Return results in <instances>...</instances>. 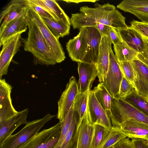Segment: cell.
<instances>
[{
  "mask_svg": "<svg viewBox=\"0 0 148 148\" xmlns=\"http://www.w3.org/2000/svg\"><path fill=\"white\" fill-rule=\"evenodd\" d=\"M95 8L87 6L80 8V13L72 14L70 18L71 25L73 29L86 27H94L100 23L117 30L127 28L125 18L113 5L105 4Z\"/></svg>",
  "mask_w": 148,
  "mask_h": 148,
  "instance_id": "cell-1",
  "label": "cell"
},
{
  "mask_svg": "<svg viewBox=\"0 0 148 148\" xmlns=\"http://www.w3.org/2000/svg\"><path fill=\"white\" fill-rule=\"evenodd\" d=\"M28 36L21 38L25 51L34 56L35 64L54 65L59 63L53 51L49 45L39 29L28 17Z\"/></svg>",
  "mask_w": 148,
  "mask_h": 148,
  "instance_id": "cell-2",
  "label": "cell"
},
{
  "mask_svg": "<svg viewBox=\"0 0 148 148\" xmlns=\"http://www.w3.org/2000/svg\"><path fill=\"white\" fill-rule=\"evenodd\" d=\"M112 127H119L127 120L133 119L148 125V117L125 100L112 97L109 116Z\"/></svg>",
  "mask_w": 148,
  "mask_h": 148,
  "instance_id": "cell-3",
  "label": "cell"
},
{
  "mask_svg": "<svg viewBox=\"0 0 148 148\" xmlns=\"http://www.w3.org/2000/svg\"><path fill=\"white\" fill-rule=\"evenodd\" d=\"M56 116L48 114L42 118L27 122L19 131L9 136L0 148H20L39 132L45 125Z\"/></svg>",
  "mask_w": 148,
  "mask_h": 148,
  "instance_id": "cell-4",
  "label": "cell"
},
{
  "mask_svg": "<svg viewBox=\"0 0 148 148\" xmlns=\"http://www.w3.org/2000/svg\"><path fill=\"white\" fill-rule=\"evenodd\" d=\"M62 122L39 132L20 148H53L60 137Z\"/></svg>",
  "mask_w": 148,
  "mask_h": 148,
  "instance_id": "cell-5",
  "label": "cell"
},
{
  "mask_svg": "<svg viewBox=\"0 0 148 148\" xmlns=\"http://www.w3.org/2000/svg\"><path fill=\"white\" fill-rule=\"evenodd\" d=\"M28 16L39 29L47 43L55 53L59 63L64 61L66 57L59 39L48 28L41 16L29 6Z\"/></svg>",
  "mask_w": 148,
  "mask_h": 148,
  "instance_id": "cell-6",
  "label": "cell"
},
{
  "mask_svg": "<svg viewBox=\"0 0 148 148\" xmlns=\"http://www.w3.org/2000/svg\"><path fill=\"white\" fill-rule=\"evenodd\" d=\"M123 75L119 62L112 49L110 52L109 62L106 78L102 82L112 97H117Z\"/></svg>",
  "mask_w": 148,
  "mask_h": 148,
  "instance_id": "cell-7",
  "label": "cell"
},
{
  "mask_svg": "<svg viewBox=\"0 0 148 148\" xmlns=\"http://www.w3.org/2000/svg\"><path fill=\"white\" fill-rule=\"evenodd\" d=\"M86 114L90 124L100 125L109 130L112 128L111 121L107 112L98 101L92 90L90 92Z\"/></svg>",
  "mask_w": 148,
  "mask_h": 148,
  "instance_id": "cell-8",
  "label": "cell"
},
{
  "mask_svg": "<svg viewBox=\"0 0 148 148\" xmlns=\"http://www.w3.org/2000/svg\"><path fill=\"white\" fill-rule=\"evenodd\" d=\"M79 93L78 84L74 76H71L65 90L58 101L57 118L62 121L69 112L75 98Z\"/></svg>",
  "mask_w": 148,
  "mask_h": 148,
  "instance_id": "cell-9",
  "label": "cell"
},
{
  "mask_svg": "<svg viewBox=\"0 0 148 148\" xmlns=\"http://www.w3.org/2000/svg\"><path fill=\"white\" fill-rule=\"evenodd\" d=\"M21 33L18 34L5 41L2 45L0 55V78L7 75L10 63L21 46Z\"/></svg>",
  "mask_w": 148,
  "mask_h": 148,
  "instance_id": "cell-10",
  "label": "cell"
},
{
  "mask_svg": "<svg viewBox=\"0 0 148 148\" xmlns=\"http://www.w3.org/2000/svg\"><path fill=\"white\" fill-rule=\"evenodd\" d=\"M28 6L26 0L11 1L0 15V31L10 22L18 18L28 16Z\"/></svg>",
  "mask_w": 148,
  "mask_h": 148,
  "instance_id": "cell-11",
  "label": "cell"
},
{
  "mask_svg": "<svg viewBox=\"0 0 148 148\" xmlns=\"http://www.w3.org/2000/svg\"><path fill=\"white\" fill-rule=\"evenodd\" d=\"M28 112V109L26 108L18 112L16 114L7 119L0 121V147L18 127L27 123Z\"/></svg>",
  "mask_w": 148,
  "mask_h": 148,
  "instance_id": "cell-12",
  "label": "cell"
},
{
  "mask_svg": "<svg viewBox=\"0 0 148 148\" xmlns=\"http://www.w3.org/2000/svg\"><path fill=\"white\" fill-rule=\"evenodd\" d=\"M112 44L108 37L102 36L96 64L97 76L100 83L103 82L106 77L109 65L110 52L112 49Z\"/></svg>",
  "mask_w": 148,
  "mask_h": 148,
  "instance_id": "cell-13",
  "label": "cell"
},
{
  "mask_svg": "<svg viewBox=\"0 0 148 148\" xmlns=\"http://www.w3.org/2000/svg\"><path fill=\"white\" fill-rule=\"evenodd\" d=\"M12 87L5 79H0V121L7 119L16 114L11 98Z\"/></svg>",
  "mask_w": 148,
  "mask_h": 148,
  "instance_id": "cell-14",
  "label": "cell"
},
{
  "mask_svg": "<svg viewBox=\"0 0 148 148\" xmlns=\"http://www.w3.org/2000/svg\"><path fill=\"white\" fill-rule=\"evenodd\" d=\"M83 27L88 47L85 62L92 63L96 65L102 37L99 31L94 27Z\"/></svg>",
  "mask_w": 148,
  "mask_h": 148,
  "instance_id": "cell-15",
  "label": "cell"
},
{
  "mask_svg": "<svg viewBox=\"0 0 148 148\" xmlns=\"http://www.w3.org/2000/svg\"><path fill=\"white\" fill-rule=\"evenodd\" d=\"M134 78L133 83L134 89L140 95L148 96V66L136 59L132 62Z\"/></svg>",
  "mask_w": 148,
  "mask_h": 148,
  "instance_id": "cell-16",
  "label": "cell"
},
{
  "mask_svg": "<svg viewBox=\"0 0 148 148\" xmlns=\"http://www.w3.org/2000/svg\"><path fill=\"white\" fill-rule=\"evenodd\" d=\"M79 92L84 93L91 90L93 83L97 76L96 64L90 63L78 62Z\"/></svg>",
  "mask_w": 148,
  "mask_h": 148,
  "instance_id": "cell-17",
  "label": "cell"
},
{
  "mask_svg": "<svg viewBox=\"0 0 148 148\" xmlns=\"http://www.w3.org/2000/svg\"><path fill=\"white\" fill-rule=\"evenodd\" d=\"M117 8L134 15L142 22H148V0H124Z\"/></svg>",
  "mask_w": 148,
  "mask_h": 148,
  "instance_id": "cell-18",
  "label": "cell"
},
{
  "mask_svg": "<svg viewBox=\"0 0 148 148\" xmlns=\"http://www.w3.org/2000/svg\"><path fill=\"white\" fill-rule=\"evenodd\" d=\"M94 127L88 122L86 113L78 124L76 148H92Z\"/></svg>",
  "mask_w": 148,
  "mask_h": 148,
  "instance_id": "cell-19",
  "label": "cell"
},
{
  "mask_svg": "<svg viewBox=\"0 0 148 148\" xmlns=\"http://www.w3.org/2000/svg\"><path fill=\"white\" fill-rule=\"evenodd\" d=\"M120 128L128 137L138 138L148 140V125L131 119L123 122Z\"/></svg>",
  "mask_w": 148,
  "mask_h": 148,
  "instance_id": "cell-20",
  "label": "cell"
},
{
  "mask_svg": "<svg viewBox=\"0 0 148 148\" xmlns=\"http://www.w3.org/2000/svg\"><path fill=\"white\" fill-rule=\"evenodd\" d=\"M28 17L23 16L15 19L0 31V46L12 36L25 32L28 27Z\"/></svg>",
  "mask_w": 148,
  "mask_h": 148,
  "instance_id": "cell-21",
  "label": "cell"
},
{
  "mask_svg": "<svg viewBox=\"0 0 148 148\" xmlns=\"http://www.w3.org/2000/svg\"><path fill=\"white\" fill-rule=\"evenodd\" d=\"M42 8L48 11L56 20L70 27V19L55 0H34Z\"/></svg>",
  "mask_w": 148,
  "mask_h": 148,
  "instance_id": "cell-22",
  "label": "cell"
},
{
  "mask_svg": "<svg viewBox=\"0 0 148 148\" xmlns=\"http://www.w3.org/2000/svg\"><path fill=\"white\" fill-rule=\"evenodd\" d=\"M121 39L129 47L138 53L144 47V42L141 35L132 26L118 30Z\"/></svg>",
  "mask_w": 148,
  "mask_h": 148,
  "instance_id": "cell-23",
  "label": "cell"
},
{
  "mask_svg": "<svg viewBox=\"0 0 148 148\" xmlns=\"http://www.w3.org/2000/svg\"><path fill=\"white\" fill-rule=\"evenodd\" d=\"M66 50L72 60L82 62L84 53V40L81 34H78L66 43Z\"/></svg>",
  "mask_w": 148,
  "mask_h": 148,
  "instance_id": "cell-24",
  "label": "cell"
},
{
  "mask_svg": "<svg viewBox=\"0 0 148 148\" xmlns=\"http://www.w3.org/2000/svg\"><path fill=\"white\" fill-rule=\"evenodd\" d=\"M79 120V114L74 110L71 126L60 148H77L78 128Z\"/></svg>",
  "mask_w": 148,
  "mask_h": 148,
  "instance_id": "cell-25",
  "label": "cell"
},
{
  "mask_svg": "<svg viewBox=\"0 0 148 148\" xmlns=\"http://www.w3.org/2000/svg\"><path fill=\"white\" fill-rule=\"evenodd\" d=\"M115 56L119 62H132L137 59L138 52L122 41L113 46Z\"/></svg>",
  "mask_w": 148,
  "mask_h": 148,
  "instance_id": "cell-26",
  "label": "cell"
},
{
  "mask_svg": "<svg viewBox=\"0 0 148 148\" xmlns=\"http://www.w3.org/2000/svg\"><path fill=\"white\" fill-rule=\"evenodd\" d=\"M92 90L98 101L107 112L109 116L112 97L102 82L95 86Z\"/></svg>",
  "mask_w": 148,
  "mask_h": 148,
  "instance_id": "cell-27",
  "label": "cell"
},
{
  "mask_svg": "<svg viewBox=\"0 0 148 148\" xmlns=\"http://www.w3.org/2000/svg\"><path fill=\"white\" fill-rule=\"evenodd\" d=\"M123 100L148 117V99L140 95L134 88Z\"/></svg>",
  "mask_w": 148,
  "mask_h": 148,
  "instance_id": "cell-28",
  "label": "cell"
},
{
  "mask_svg": "<svg viewBox=\"0 0 148 148\" xmlns=\"http://www.w3.org/2000/svg\"><path fill=\"white\" fill-rule=\"evenodd\" d=\"M43 21L51 33L57 39L69 35L70 27L54 20L41 16Z\"/></svg>",
  "mask_w": 148,
  "mask_h": 148,
  "instance_id": "cell-29",
  "label": "cell"
},
{
  "mask_svg": "<svg viewBox=\"0 0 148 148\" xmlns=\"http://www.w3.org/2000/svg\"><path fill=\"white\" fill-rule=\"evenodd\" d=\"M127 137L128 136L123 132L120 128L112 127L99 148H109Z\"/></svg>",
  "mask_w": 148,
  "mask_h": 148,
  "instance_id": "cell-30",
  "label": "cell"
},
{
  "mask_svg": "<svg viewBox=\"0 0 148 148\" xmlns=\"http://www.w3.org/2000/svg\"><path fill=\"white\" fill-rule=\"evenodd\" d=\"M90 90L89 89L84 93L79 92L75 98L73 104V110L79 114L80 120L86 113L88 99Z\"/></svg>",
  "mask_w": 148,
  "mask_h": 148,
  "instance_id": "cell-31",
  "label": "cell"
},
{
  "mask_svg": "<svg viewBox=\"0 0 148 148\" xmlns=\"http://www.w3.org/2000/svg\"><path fill=\"white\" fill-rule=\"evenodd\" d=\"M110 130L100 125L94 124L92 148H99Z\"/></svg>",
  "mask_w": 148,
  "mask_h": 148,
  "instance_id": "cell-32",
  "label": "cell"
},
{
  "mask_svg": "<svg viewBox=\"0 0 148 148\" xmlns=\"http://www.w3.org/2000/svg\"><path fill=\"white\" fill-rule=\"evenodd\" d=\"M73 105L67 115L62 122L61 131L59 140L53 148H60L71 126L73 114Z\"/></svg>",
  "mask_w": 148,
  "mask_h": 148,
  "instance_id": "cell-33",
  "label": "cell"
},
{
  "mask_svg": "<svg viewBox=\"0 0 148 148\" xmlns=\"http://www.w3.org/2000/svg\"><path fill=\"white\" fill-rule=\"evenodd\" d=\"M119 65L123 76L133 84L134 74L132 62H119Z\"/></svg>",
  "mask_w": 148,
  "mask_h": 148,
  "instance_id": "cell-34",
  "label": "cell"
},
{
  "mask_svg": "<svg viewBox=\"0 0 148 148\" xmlns=\"http://www.w3.org/2000/svg\"><path fill=\"white\" fill-rule=\"evenodd\" d=\"M134 88L133 84L123 76L117 98L124 99Z\"/></svg>",
  "mask_w": 148,
  "mask_h": 148,
  "instance_id": "cell-35",
  "label": "cell"
},
{
  "mask_svg": "<svg viewBox=\"0 0 148 148\" xmlns=\"http://www.w3.org/2000/svg\"><path fill=\"white\" fill-rule=\"evenodd\" d=\"M28 6L38 13L41 16L56 20L47 10L35 2L34 0H26Z\"/></svg>",
  "mask_w": 148,
  "mask_h": 148,
  "instance_id": "cell-36",
  "label": "cell"
},
{
  "mask_svg": "<svg viewBox=\"0 0 148 148\" xmlns=\"http://www.w3.org/2000/svg\"><path fill=\"white\" fill-rule=\"evenodd\" d=\"M131 26L141 36L148 38V22H143L133 20L130 22Z\"/></svg>",
  "mask_w": 148,
  "mask_h": 148,
  "instance_id": "cell-37",
  "label": "cell"
},
{
  "mask_svg": "<svg viewBox=\"0 0 148 148\" xmlns=\"http://www.w3.org/2000/svg\"><path fill=\"white\" fill-rule=\"evenodd\" d=\"M141 36L144 42V47L141 52L138 53L137 59L148 66V38Z\"/></svg>",
  "mask_w": 148,
  "mask_h": 148,
  "instance_id": "cell-38",
  "label": "cell"
},
{
  "mask_svg": "<svg viewBox=\"0 0 148 148\" xmlns=\"http://www.w3.org/2000/svg\"><path fill=\"white\" fill-rule=\"evenodd\" d=\"M107 36L111 40L113 45L117 44L123 41L118 30L111 27H110Z\"/></svg>",
  "mask_w": 148,
  "mask_h": 148,
  "instance_id": "cell-39",
  "label": "cell"
},
{
  "mask_svg": "<svg viewBox=\"0 0 148 148\" xmlns=\"http://www.w3.org/2000/svg\"><path fill=\"white\" fill-rule=\"evenodd\" d=\"M131 142L133 148H148V140L138 138H131Z\"/></svg>",
  "mask_w": 148,
  "mask_h": 148,
  "instance_id": "cell-40",
  "label": "cell"
},
{
  "mask_svg": "<svg viewBox=\"0 0 148 148\" xmlns=\"http://www.w3.org/2000/svg\"><path fill=\"white\" fill-rule=\"evenodd\" d=\"M129 138L127 137L122 139L114 145L112 148H133Z\"/></svg>",
  "mask_w": 148,
  "mask_h": 148,
  "instance_id": "cell-41",
  "label": "cell"
},
{
  "mask_svg": "<svg viewBox=\"0 0 148 148\" xmlns=\"http://www.w3.org/2000/svg\"><path fill=\"white\" fill-rule=\"evenodd\" d=\"M99 31L101 36H107L110 26L100 23H97L94 27Z\"/></svg>",
  "mask_w": 148,
  "mask_h": 148,
  "instance_id": "cell-42",
  "label": "cell"
},
{
  "mask_svg": "<svg viewBox=\"0 0 148 148\" xmlns=\"http://www.w3.org/2000/svg\"><path fill=\"white\" fill-rule=\"evenodd\" d=\"M67 1V2L68 3H79L80 2V1L81 2H82V1H90V2H95V1Z\"/></svg>",
  "mask_w": 148,
  "mask_h": 148,
  "instance_id": "cell-43",
  "label": "cell"
},
{
  "mask_svg": "<svg viewBox=\"0 0 148 148\" xmlns=\"http://www.w3.org/2000/svg\"><path fill=\"white\" fill-rule=\"evenodd\" d=\"M113 146H112V147H110V148H113Z\"/></svg>",
  "mask_w": 148,
  "mask_h": 148,
  "instance_id": "cell-44",
  "label": "cell"
},
{
  "mask_svg": "<svg viewBox=\"0 0 148 148\" xmlns=\"http://www.w3.org/2000/svg\"><path fill=\"white\" fill-rule=\"evenodd\" d=\"M147 98H148V97H147Z\"/></svg>",
  "mask_w": 148,
  "mask_h": 148,
  "instance_id": "cell-45",
  "label": "cell"
}]
</instances>
